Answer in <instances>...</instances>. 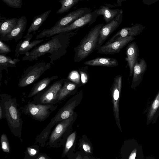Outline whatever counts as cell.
<instances>
[{
    "mask_svg": "<svg viewBox=\"0 0 159 159\" xmlns=\"http://www.w3.org/2000/svg\"><path fill=\"white\" fill-rule=\"evenodd\" d=\"M63 33L52 36L47 42L36 46L30 51L25 54L22 58L24 61H36L40 57L46 54H50L49 57L50 63L54 62L63 56L66 52L69 43L70 33Z\"/></svg>",
    "mask_w": 159,
    "mask_h": 159,
    "instance_id": "1",
    "label": "cell"
},
{
    "mask_svg": "<svg viewBox=\"0 0 159 159\" xmlns=\"http://www.w3.org/2000/svg\"><path fill=\"white\" fill-rule=\"evenodd\" d=\"M1 106L10 131L13 135L22 141V130L23 121L16 99L5 93L0 95Z\"/></svg>",
    "mask_w": 159,
    "mask_h": 159,
    "instance_id": "2",
    "label": "cell"
},
{
    "mask_svg": "<svg viewBox=\"0 0 159 159\" xmlns=\"http://www.w3.org/2000/svg\"><path fill=\"white\" fill-rule=\"evenodd\" d=\"M103 24H98L92 28L74 49L75 62H79L96 50L100 31Z\"/></svg>",
    "mask_w": 159,
    "mask_h": 159,
    "instance_id": "3",
    "label": "cell"
},
{
    "mask_svg": "<svg viewBox=\"0 0 159 159\" xmlns=\"http://www.w3.org/2000/svg\"><path fill=\"white\" fill-rule=\"evenodd\" d=\"M98 16L96 12L94 11L85 14L69 25L62 28L52 30L44 29L37 35L36 39L49 37L61 33L69 32L87 25H90L95 22Z\"/></svg>",
    "mask_w": 159,
    "mask_h": 159,
    "instance_id": "4",
    "label": "cell"
},
{
    "mask_svg": "<svg viewBox=\"0 0 159 159\" xmlns=\"http://www.w3.org/2000/svg\"><path fill=\"white\" fill-rule=\"evenodd\" d=\"M74 119L73 115L57 124L50 134L46 146L57 148L63 145L68 136L70 127Z\"/></svg>",
    "mask_w": 159,
    "mask_h": 159,
    "instance_id": "5",
    "label": "cell"
},
{
    "mask_svg": "<svg viewBox=\"0 0 159 159\" xmlns=\"http://www.w3.org/2000/svg\"><path fill=\"white\" fill-rule=\"evenodd\" d=\"M57 106L56 104H42L29 102L24 107L23 112L34 120L42 122L48 118Z\"/></svg>",
    "mask_w": 159,
    "mask_h": 159,
    "instance_id": "6",
    "label": "cell"
},
{
    "mask_svg": "<svg viewBox=\"0 0 159 159\" xmlns=\"http://www.w3.org/2000/svg\"><path fill=\"white\" fill-rule=\"evenodd\" d=\"M50 63L42 61L29 66L20 78L19 87L28 86L36 81L45 71L50 68Z\"/></svg>",
    "mask_w": 159,
    "mask_h": 159,
    "instance_id": "7",
    "label": "cell"
},
{
    "mask_svg": "<svg viewBox=\"0 0 159 159\" xmlns=\"http://www.w3.org/2000/svg\"><path fill=\"white\" fill-rule=\"evenodd\" d=\"M64 79L53 83L48 87L34 96L33 102L38 104L51 105L57 103L58 93L63 86Z\"/></svg>",
    "mask_w": 159,
    "mask_h": 159,
    "instance_id": "8",
    "label": "cell"
},
{
    "mask_svg": "<svg viewBox=\"0 0 159 159\" xmlns=\"http://www.w3.org/2000/svg\"><path fill=\"white\" fill-rule=\"evenodd\" d=\"M134 36H127L99 47L97 52L103 54H114L119 53L128 43L134 39Z\"/></svg>",
    "mask_w": 159,
    "mask_h": 159,
    "instance_id": "9",
    "label": "cell"
},
{
    "mask_svg": "<svg viewBox=\"0 0 159 159\" xmlns=\"http://www.w3.org/2000/svg\"><path fill=\"white\" fill-rule=\"evenodd\" d=\"M123 11L120 12L111 22L104 25L100 31L99 38L96 50L98 48L102 45L103 43L120 25L123 20Z\"/></svg>",
    "mask_w": 159,
    "mask_h": 159,
    "instance_id": "10",
    "label": "cell"
},
{
    "mask_svg": "<svg viewBox=\"0 0 159 159\" xmlns=\"http://www.w3.org/2000/svg\"><path fill=\"white\" fill-rule=\"evenodd\" d=\"M88 7H82L71 11L61 18L50 30L59 29L64 27L87 14L91 12Z\"/></svg>",
    "mask_w": 159,
    "mask_h": 159,
    "instance_id": "11",
    "label": "cell"
},
{
    "mask_svg": "<svg viewBox=\"0 0 159 159\" xmlns=\"http://www.w3.org/2000/svg\"><path fill=\"white\" fill-rule=\"evenodd\" d=\"M27 20L25 16L18 18L17 24L14 28L8 34L4 37L0 36L2 41H8L14 39L16 42L21 39L27 25Z\"/></svg>",
    "mask_w": 159,
    "mask_h": 159,
    "instance_id": "12",
    "label": "cell"
},
{
    "mask_svg": "<svg viewBox=\"0 0 159 159\" xmlns=\"http://www.w3.org/2000/svg\"><path fill=\"white\" fill-rule=\"evenodd\" d=\"M33 37V34H26L24 37L23 39L20 41L17 45L15 52L16 56L18 54L23 55L29 52L30 49L41 43L45 39L36 40L31 42Z\"/></svg>",
    "mask_w": 159,
    "mask_h": 159,
    "instance_id": "13",
    "label": "cell"
},
{
    "mask_svg": "<svg viewBox=\"0 0 159 159\" xmlns=\"http://www.w3.org/2000/svg\"><path fill=\"white\" fill-rule=\"evenodd\" d=\"M144 29L141 25L135 24L131 27L121 28L106 43H108L122 38L127 36H134L140 34Z\"/></svg>",
    "mask_w": 159,
    "mask_h": 159,
    "instance_id": "14",
    "label": "cell"
},
{
    "mask_svg": "<svg viewBox=\"0 0 159 159\" xmlns=\"http://www.w3.org/2000/svg\"><path fill=\"white\" fill-rule=\"evenodd\" d=\"M122 84V76L120 75H117L114 78L111 89L113 98L114 110L116 118L119 121L118 102L121 93Z\"/></svg>",
    "mask_w": 159,
    "mask_h": 159,
    "instance_id": "15",
    "label": "cell"
},
{
    "mask_svg": "<svg viewBox=\"0 0 159 159\" xmlns=\"http://www.w3.org/2000/svg\"><path fill=\"white\" fill-rule=\"evenodd\" d=\"M139 49L136 43L133 42L130 43L126 50V57L125 60L127 62L129 69V76L133 74V68L135 63L138 61Z\"/></svg>",
    "mask_w": 159,
    "mask_h": 159,
    "instance_id": "16",
    "label": "cell"
},
{
    "mask_svg": "<svg viewBox=\"0 0 159 159\" xmlns=\"http://www.w3.org/2000/svg\"><path fill=\"white\" fill-rule=\"evenodd\" d=\"M147 67V63L143 58L141 59L139 62L137 61L135 63L133 68L132 87L135 88L140 84Z\"/></svg>",
    "mask_w": 159,
    "mask_h": 159,
    "instance_id": "17",
    "label": "cell"
},
{
    "mask_svg": "<svg viewBox=\"0 0 159 159\" xmlns=\"http://www.w3.org/2000/svg\"><path fill=\"white\" fill-rule=\"evenodd\" d=\"M84 64L88 66H102L114 67L118 66L117 60L115 58L107 57H97L84 62Z\"/></svg>",
    "mask_w": 159,
    "mask_h": 159,
    "instance_id": "18",
    "label": "cell"
},
{
    "mask_svg": "<svg viewBox=\"0 0 159 159\" xmlns=\"http://www.w3.org/2000/svg\"><path fill=\"white\" fill-rule=\"evenodd\" d=\"M110 7L108 4H106L105 6H101L99 9L94 11L98 16H103L106 24L111 22L122 10L118 9H113Z\"/></svg>",
    "mask_w": 159,
    "mask_h": 159,
    "instance_id": "19",
    "label": "cell"
},
{
    "mask_svg": "<svg viewBox=\"0 0 159 159\" xmlns=\"http://www.w3.org/2000/svg\"><path fill=\"white\" fill-rule=\"evenodd\" d=\"M79 86L78 84L68 80L64 79L63 84L60 89L57 97V103L64 100L76 89Z\"/></svg>",
    "mask_w": 159,
    "mask_h": 159,
    "instance_id": "20",
    "label": "cell"
},
{
    "mask_svg": "<svg viewBox=\"0 0 159 159\" xmlns=\"http://www.w3.org/2000/svg\"><path fill=\"white\" fill-rule=\"evenodd\" d=\"M58 78L57 75L45 78L34 84L28 97L34 96L46 88L53 80Z\"/></svg>",
    "mask_w": 159,
    "mask_h": 159,
    "instance_id": "21",
    "label": "cell"
},
{
    "mask_svg": "<svg viewBox=\"0 0 159 159\" xmlns=\"http://www.w3.org/2000/svg\"><path fill=\"white\" fill-rule=\"evenodd\" d=\"M52 10H49L40 15L34 17L28 29L27 34H30L38 30L45 21L48 18Z\"/></svg>",
    "mask_w": 159,
    "mask_h": 159,
    "instance_id": "22",
    "label": "cell"
},
{
    "mask_svg": "<svg viewBox=\"0 0 159 159\" xmlns=\"http://www.w3.org/2000/svg\"><path fill=\"white\" fill-rule=\"evenodd\" d=\"M18 18H13L0 21V36L4 37L9 34L16 25Z\"/></svg>",
    "mask_w": 159,
    "mask_h": 159,
    "instance_id": "23",
    "label": "cell"
},
{
    "mask_svg": "<svg viewBox=\"0 0 159 159\" xmlns=\"http://www.w3.org/2000/svg\"><path fill=\"white\" fill-rule=\"evenodd\" d=\"M80 0H59L61 7L57 11L58 14H61L68 11L73 7L77 4Z\"/></svg>",
    "mask_w": 159,
    "mask_h": 159,
    "instance_id": "24",
    "label": "cell"
},
{
    "mask_svg": "<svg viewBox=\"0 0 159 159\" xmlns=\"http://www.w3.org/2000/svg\"><path fill=\"white\" fill-rule=\"evenodd\" d=\"M40 152L39 146L33 145L28 147L25 152L24 159H36Z\"/></svg>",
    "mask_w": 159,
    "mask_h": 159,
    "instance_id": "25",
    "label": "cell"
},
{
    "mask_svg": "<svg viewBox=\"0 0 159 159\" xmlns=\"http://www.w3.org/2000/svg\"><path fill=\"white\" fill-rule=\"evenodd\" d=\"M76 138V133L74 132L68 137L65 143V147L62 153V157H64L67 155L73 146Z\"/></svg>",
    "mask_w": 159,
    "mask_h": 159,
    "instance_id": "26",
    "label": "cell"
},
{
    "mask_svg": "<svg viewBox=\"0 0 159 159\" xmlns=\"http://www.w3.org/2000/svg\"><path fill=\"white\" fill-rule=\"evenodd\" d=\"M83 67L78 69V71L80 74L81 85H84L89 81V75L88 73V66Z\"/></svg>",
    "mask_w": 159,
    "mask_h": 159,
    "instance_id": "27",
    "label": "cell"
},
{
    "mask_svg": "<svg viewBox=\"0 0 159 159\" xmlns=\"http://www.w3.org/2000/svg\"><path fill=\"white\" fill-rule=\"evenodd\" d=\"M0 143L2 151L7 153H9L11 151V148L8 138L4 133H3L1 136Z\"/></svg>",
    "mask_w": 159,
    "mask_h": 159,
    "instance_id": "28",
    "label": "cell"
},
{
    "mask_svg": "<svg viewBox=\"0 0 159 159\" xmlns=\"http://www.w3.org/2000/svg\"><path fill=\"white\" fill-rule=\"evenodd\" d=\"M159 107V91L157 94L151 107L148 117L149 120L151 119Z\"/></svg>",
    "mask_w": 159,
    "mask_h": 159,
    "instance_id": "29",
    "label": "cell"
},
{
    "mask_svg": "<svg viewBox=\"0 0 159 159\" xmlns=\"http://www.w3.org/2000/svg\"><path fill=\"white\" fill-rule=\"evenodd\" d=\"M67 79L78 85H81L80 74L78 71L75 70H72L69 74Z\"/></svg>",
    "mask_w": 159,
    "mask_h": 159,
    "instance_id": "30",
    "label": "cell"
},
{
    "mask_svg": "<svg viewBox=\"0 0 159 159\" xmlns=\"http://www.w3.org/2000/svg\"><path fill=\"white\" fill-rule=\"evenodd\" d=\"M9 7L20 8L23 5V0H2Z\"/></svg>",
    "mask_w": 159,
    "mask_h": 159,
    "instance_id": "31",
    "label": "cell"
},
{
    "mask_svg": "<svg viewBox=\"0 0 159 159\" xmlns=\"http://www.w3.org/2000/svg\"><path fill=\"white\" fill-rule=\"evenodd\" d=\"M18 59H14L12 60L11 58L3 55H0V64L9 63L10 64L15 65L18 62Z\"/></svg>",
    "mask_w": 159,
    "mask_h": 159,
    "instance_id": "32",
    "label": "cell"
},
{
    "mask_svg": "<svg viewBox=\"0 0 159 159\" xmlns=\"http://www.w3.org/2000/svg\"><path fill=\"white\" fill-rule=\"evenodd\" d=\"M11 52L10 47L4 43L2 40H0V53H8Z\"/></svg>",
    "mask_w": 159,
    "mask_h": 159,
    "instance_id": "33",
    "label": "cell"
},
{
    "mask_svg": "<svg viewBox=\"0 0 159 159\" xmlns=\"http://www.w3.org/2000/svg\"><path fill=\"white\" fill-rule=\"evenodd\" d=\"M51 158L46 154L40 153L36 159H51Z\"/></svg>",
    "mask_w": 159,
    "mask_h": 159,
    "instance_id": "34",
    "label": "cell"
},
{
    "mask_svg": "<svg viewBox=\"0 0 159 159\" xmlns=\"http://www.w3.org/2000/svg\"><path fill=\"white\" fill-rule=\"evenodd\" d=\"M158 1L159 0H143L142 2L144 4L149 5L155 3Z\"/></svg>",
    "mask_w": 159,
    "mask_h": 159,
    "instance_id": "35",
    "label": "cell"
},
{
    "mask_svg": "<svg viewBox=\"0 0 159 159\" xmlns=\"http://www.w3.org/2000/svg\"><path fill=\"white\" fill-rule=\"evenodd\" d=\"M82 147L84 150L88 152H90L91 148L89 145L86 143H84L82 145Z\"/></svg>",
    "mask_w": 159,
    "mask_h": 159,
    "instance_id": "36",
    "label": "cell"
},
{
    "mask_svg": "<svg viewBox=\"0 0 159 159\" xmlns=\"http://www.w3.org/2000/svg\"><path fill=\"white\" fill-rule=\"evenodd\" d=\"M136 150H134L130 154V155L129 157V159H134L135 158L136 155Z\"/></svg>",
    "mask_w": 159,
    "mask_h": 159,
    "instance_id": "37",
    "label": "cell"
},
{
    "mask_svg": "<svg viewBox=\"0 0 159 159\" xmlns=\"http://www.w3.org/2000/svg\"><path fill=\"white\" fill-rule=\"evenodd\" d=\"M126 0H117V4L115 5V7H120L121 6L122 3Z\"/></svg>",
    "mask_w": 159,
    "mask_h": 159,
    "instance_id": "38",
    "label": "cell"
},
{
    "mask_svg": "<svg viewBox=\"0 0 159 159\" xmlns=\"http://www.w3.org/2000/svg\"><path fill=\"white\" fill-rule=\"evenodd\" d=\"M4 118L3 111L2 107L0 106V120Z\"/></svg>",
    "mask_w": 159,
    "mask_h": 159,
    "instance_id": "39",
    "label": "cell"
},
{
    "mask_svg": "<svg viewBox=\"0 0 159 159\" xmlns=\"http://www.w3.org/2000/svg\"><path fill=\"white\" fill-rule=\"evenodd\" d=\"M89 0H80V1H89Z\"/></svg>",
    "mask_w": 159,
    "mask_h": 159,
    "instance_id": "40",
    "label": "cell"
}]
</instances>
